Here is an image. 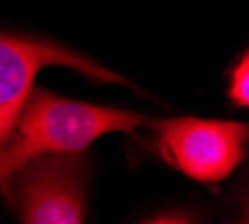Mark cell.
<instances>
[{
	"label": "cell",
	"mask_w": 249,
	"mask_h": 224,
	"mask_svg": "<svg viewBox=\"0 0 249 224\" xmlns=\"http://www.w3.org/2000/svg\"><path fill=\"white\" fill-rule=\"evenodd\" d=\"M148 121V117L133 110L74 101L34 87L12 135L0 144V195L9 202L14 177L32 161L56 155H81L108 132H135Z\"/></svg>",
	"instance_id": "6da1fadb"
},
{
	"label": "cell",
	"mask_w": 249,
	"mask_h": 224,
	"mask_svg": "<svg viewBox=\"0 0 249 224\" xmlns=\"http://www.w3.org/2000/svg\"><path fill=\"white\" fill-rule=\"evenodd\" d=\"M227 97L238 108H247L249 105V56L243 54L238 65L231 68L229 76V87H227Z\"/></svg>",
	"instance_id": "5b68a950"
},
{
	"label": "cell",
	"mask_w": 249,
	"mask_h": 224,
	"mask_svg": "<svg viewBox=\"0 0 249 224\" xmlns=\"http://www.w3.org/2000/svg\"><path fill=\"white\" fill-rule=\"evenodd\" d=\"M146 224H191L184 215H157V218L148 220Z\"/></svg>",
	"instance_id": "8992f818"
},
{
	"label": "cell",
	"mask_w": 249,
	"mask_h": 224,
	"mask_svg": "<svg viewBox=\"0 0 249 224\" xmlns=\"http://www.w3.org/2000/svg\"><path fill=\"white\" fill-rule=\"evenodd\" d=\"M231 224H247V215H243V218L238 220V222H231Z\"/></svg>",
	"instance_id": "52a82bcc"
},
{
	"label": "cell",
	"mask_w": 249,
	"mask_h": 224,
	"mask_svg": "<svg viewBox=\"0 0 249 224\" xmlns=\"http://www.w3.org/2000/svg\"><path fill=\"white\" fill-rule=\"evenodd\" d=\"M9 202L20 224H83L88 202V164L81 155L43 157L18 172Z\"/></svg>",
	"instance_id": "3957f363"
},
{
	"label": "cell",
	"mask_w": 249,
	"mask_h": 224,
	"mask_svg": "<svg viewBox=\"0 0 249 224\" xmlns=\"http://www.w3.org/2000/svg\"><path fill=\"white\" fill-rule=\"evenodd\" d=\"M47 65H63L104 83H126L112 69L58 43L0 34V144L12 135L14 123L34 90L36 74Z\"/></svg>",
	"instance_id": "277c9868"
},
{
	"label": "cell",
	"mask_w": 249,
	"mask_h": 224,
	"mask_svg": "<svg viewBox=\"0 0 249 224\" xmlns=\"http://www.w3.org/2000/svg\"><path fill=\"white\" fill-rule=\"evenodd\" d=\"M247 137L249 128L240 121L178 117L157 123L155 150L186 177L215 184L245 159Z\"/></svg>",
	"instance_id": "7a4b0ae2"
}]
</instances>
